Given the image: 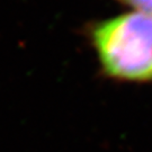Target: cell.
I'll return each instance as SVG.
<instances>
[{
    "instance_id": "1",
    "label": "cell",
    "mask_w": 152,
    "mask_h": 152,
    "mask_svg": "<svg viewBox=\"0 0 152 152\" xmlns=\"http://www.w3.org/2000/svg\"><path fill=\"white\" fill-rule=\"evenodd\" d=\"M99 73L112 81L152 85V17L126 11L85 24Z\"/></svg>"
},
{
    "instance_id": "2",
    "label": "cell",
    "mask_w": 152,
    "mask_h": 152,
    "mask_svg": "<svg viewBox=\"0 0 152 152\" xmlns=\"http://www.w3.org/2000/svg\"><path fill=\"white\" fill-rule=\"evenodd\" d=\"M134 11H139L152 17V0H113Z\"/></svg>"
}]
</instances>
